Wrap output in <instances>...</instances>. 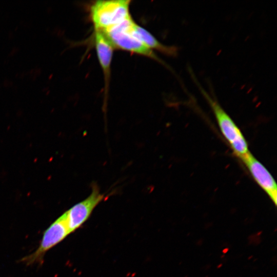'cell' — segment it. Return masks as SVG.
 Masks as SVG:
<instances>
[{"label": "cell", "mask_w": 277, "mask_h": 277, "mask_svg": "<svg viewBox=\"0 0 277 277\" xmlns=\"http://www.w3.org/2000/svg\"><path fill=\"white\" fill-rule=\"evenodd\" d=\"M198 86L215 117L222 133L233 153L242 161L250 153L247 142L243 133L215 98L201 86Z\"/></svg>", "instance_id": "obj_1"}, {"label": "cell", "mask_w": 277, "mask_h": 277, "mask_svg": "<svg viewBox=\"0 0 277 277\" xmlns=\"http://www.w3.org/2000/svg\"><path fill=\"white\" fill-rule=\"evenodd\" d=\"M98 187L93 185L90 195L83 201L73 206L65 212L70 233H72L85 223L95 208L105 198Z\"/></svg>", "instance_id": "obj_5"}, {"label": "cell", "mask_w": 277, "mask_h": 277, "mask_svg": "<svg viewBox=\"0 0 277 277\" xmlns=\"http://www.w3.org/2000/svg\"><path fill=\"white\" fill-rule=\"evenodd\" d=\"M131 32L133 36L152 50L154 49L169 56H174L177 54V47L163 45L151 33L135 22L132 25Z\"/></svg>", "instance_id": "obj_8"}, {"label": "cell", "mask_w": 277, "mask_h": 277, "mask_svg": "<svg viewBox=\"0 0 277 277\" xmlns=\"http://www.w3.org/2000/svg\"><path fill=\"white\" fill-rule=\"evenodd\" d=\"M130 1H97L90 7L94 30L102 31L131 17Z\"/></svg>", "instance_id": "obj_2"}, {"label": "cell", "mask_w": 277, "mask_h": 277, "mask_svg": "<svg viewBox=\"0 0 277 277\" xmlns=\"http://www.w3.org/2000/svg\"><path fill=\"white\" fill-rule=\"evenodd\" d=\"M69 234L66 215L64 213L45 230L37 248L32 253L23 257L20 261L28 266L42 264L46 252L63 241Z\"/></svg>", "instance_id": "obj_4"}, {"label": "cell", "mask_w": 277, "mask_h": 277, "mask_svg": "<svg viewBox=\"0 0 277 277\" xmlns=\"http://www.w3.org/2000/svg\"><path fill=\"white\" fill-rule=\"evenodd\" d=\"M94 43L97 58L104 74L106 88L110 77L114 48L104 35L98 30H94Z\"/></svg>", "instance_id": "obj_7"}, {"label": "cell", "mask_w": 277, "mask_h": 277, "mask_svg": "<svg viewBox=\"0 0 277 277\" xmlns=\"http://www.w3.org/2000/svg\"><path fill=\"white\" fill-rule=\"evenodd\" d=\"M132 17L101 31L114 48L145 56L160 61L154 52L147 47L131 32L134 23Z\"/></svg>", "instance_id": "obj_3"}, {"label": "cell", "mask_w": 277, "mask_h": 277, "mask_svg": "<svg viewBox=\"0 0 277 277\" xmlns=\"http://www.w3.org/2000/svg\"><path fill=\"white\" fill-rule=\"evenodd\" d=\"M242 161L244 163L256 183L276 205L277 186L274 179L270 172L251 153Z\"/></svg>", "instance_id": "obj_6"}]
</instances>
